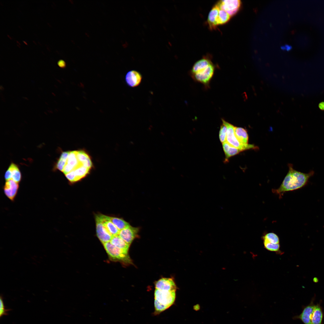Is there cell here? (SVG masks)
<instances>
[{
    "label": "cell",
    "instance_id": "6da1fadb",
    "mask_svg": "<svg viewBox=\"0 0 324 324\" xmlns=\"http://www.w3.org/2000/svg\"><path fill=\"white\" fill-rule=\"evenodd\" d=\"M60 155L65 159L62 172L70 183L82 180L94 168L92 156L85 149L62 152Z\"/></svg>",
    "mask_w": 324,
    "mask_h": 324
},
{
    "label": "cell",
    "instance_id": "7a4b0ae2",
    "mask_svg": "<svg viewBox=\"0 0 324 324\" xmlns=\"http://www.w3.org/2000/svg\"><path fill=\"white\" fill-rule=\"evenodd\" d=\"M288 166L289 169L287 174L280 186L275 190L276 192L278 194L296 190L304 187L314 173L313 170L308 173L298 171L293 169L291 164H289Z\"/></svg>",
    "mask_w": 324,
    "mask_h": 324
},
{
    "label": "cell",
    "instance_id": "3957f363",
    "mask_svg": "<svg viewBox=\"0 0 324 324\" xmlns=\"http://www.w3.org/2000/svg\"><path fill=\"white\" fill-rule=\"evenodd\" d=\"M110 259L125 264L132 263V261L127 253L112 244L110 242L103 244Z\"/></svg>",
    "mask_w": 324,
    "mask_h": 324
},
{
    "label": "cell",
    "instance_id": "277c9868",
    "mask_svg": "<svg viewBox=\"0 0 324 324\" xmlns=\"http://www.w3.org/2000/svg\"><path fill=\"white\" fill-rule=\"evenodd\" d=\"M222 123L227 127L226 141L232 146L238 148L242 152L244 150L257 148V147L253 144L244 145L241 143L238 140L234 133L235 126L222 119Z\"/></svg>",
    "mask_w": 324,
    "mask_h": 324
},
{
    "label": "cell",
    "instance_id": "5b68a950",
    "mask_svg": "<svg viewBox=\"0 0 324 324\" xmlns=\"http://www.w3.org/2000/svg\"><path fill=\"white\" fill-rule=\"evenodd\" d=\"M215 71L213 63L203 67L195 72L190 74L192 78L195 81L200 83L206 88H208Z\"/></svg>",
    "mask_w": 324,
    "mask_h": 324
},
{
    "label": "cell",
    "instance_id": "8992f818",
    "mask_svg": "<svg viewBox=\"0 0 324 324\" xmlns=\"http://www.w3.org/2000/svg\"><path fill=\"white\" fill-rule=\"evenodd\" d=\"M154 296L155 300L169 308L175 302L176 291H165L156 289Z\"/></svg>",
    "mask_w": 324,
    "mask_h": 324
},
{
    "label": "cell",
    "instance_id": "52a82bcc",
    "mask_svg": "<svg viewBox=\"0 0 324 324\" xmlns=\"http://www.w3.org/2000/svg\"><path fill=\"white\" fill-rule=\"evenodd\" d=\"M220 8L227 12L231 16L238 11L241 5L239 0H220L216 3Z\"/></svg>",
    "mask_w": 324,
    "mask_h": 324
},
{
    "label": "cell",
    "instance_id": "ba28073f",
    "mask_svg": "<svg viewBox=\"0 0 324 324\" xmlns=\"http://www.w3.org/2000/svg\"><path fill=\"white\" fill-rule=\"evenodd\" d=\"M95 219L98 238L103 244L110 242L112 236L106 230L98 215L95 216Z\"/></svg>",
    "mask_w": 324,
    "mask_h": 324
},
{
    "label": "cell",
    "instance_id": "9c48e42d",
    "mask_svg": "<svg viewBox=\"0 0 324 324\" xmlns=\"http://www.w3.org/2000/svg\"><path fill=\"white\" fill-rule=\"evenodd\" d=\"M139 229L130 225L120 231L118 236L130 245L136 237Z\"/></svg>",
    "mask_w": 324,
    "mask_h": 324
},
{
    "label": "cell",
    "instance_id": "30bf717a",
    "mask_svg": "<svg viewBox=\"0 0 324 324\" xmlns=\"http://www.w3.org/2000/svg\"><path fill=\"white\" fill-rule=\"evenodd\" d=\"M19 183L12 179L6 181L3 187L5 195L12 201H14L19 188Z\"/></svg>",
    "mask_w": 324,
    "mask_h": 324
},
{
    "label": "cell",
    "instance_id": "8fae6325",
    "mask_svg": "<svg viewBox=\"0 0 324 324\" xmlns=\"http://www.w3.org/2000/svg\"><path fill=\"white\" fill-rule=\"evenodd\" d=\"M125 81L127 85L131 87H135L139 86L141 82L142 76L138 71L132 70L128 71L125 77Z\"/></svg>",
    "mask_w": 324,
    "mask_h": 324
},
{
    "label": "cell",
    "instance_id": "7c38bea8",
    "mask_svg": "<svg viewBox=\"0 0 324 324\" xmlns=\"http://www.w3.org/2000/svg\"><path fill=\"white\" fill-rule=\"evenodd\" d=\"M156 289L165 291H176V286L171 278H164L160 279L155 284Z\"/></svg>",
    "mask_w": 324,
    "mask_h": 324
},
{
    "label": "cell",
    "instance_id": "4fadbf2b",
    "mask_svg": "<svg viewBox=\"0 0 324 324\" xmlns=\"http://www.w3.org/2000/svg\"><path fill=\"white\" fill-rule=\"evenodd\" d=\"M98 215L106 230L112 236L118 235L120 230L110 220L109 216L101 214Z\"/></svg>",
    "mask_w": 324,
    "mask_h": 324
},
{
    "label": "cell",
    "instance_id": "5bb4252c",
    "mask_svg": "<svg viewBox=\"0 0 324 324\" xmlns=\"http://www.w3.org/2000/svg\"><path fill=\"white\" fill-rule=\"evenodd\" d=\"M220 8L216 4L212 8L209 12L208 19L207 22L208 23L209 28L211 29L215 28L216 27V22L217 18L218 16Z\"/></svg>",
    "mask_w": 324,
    "mask_h": 324
},
{
    "label": "cell",
    "instance_id": "9a60e30c",
    "mask_svg": "<svg viewBox=\"0 0 324 324\" xmlns=\"http://www.w3.org/2000/svg\"><path fill=\"white\" fill-rule=\"evenodd\" d=\"M315 305H309L304 308L299 318L304 324H312L311 319Z\"/></svg>",
    "mask_w": 324,
    "mask_h": 324
},
{
    "label": "cell",
    "instance_id": "2e32d148",
    "mask_svg": "<svg viewBox=\"0 0 324 324\" xmlns=\"http://www.w3.org/2000/svg\"><path fill=\"white\" fill-rule=\"evenodd\" d=\"M222 147L225 156L224 160L225 162L228 161L230 157L242 152L239 149L231 146L226 141L222 143Z\"/></svg>",
    "mask_w": 324,
    "mask_h": 324
},
{
    "label": "cell",
    "instance_id": "e0dca14e",
    "mask_svg": "<svg viewBox=\"0 0 324 324\" xmlns=\"http://www.w3.org/2000/svg\"><path fill=\"white\" fill-rule=\"evenodd\" d=\"M234 133L238 141L244 145L248 144V135L247 130L241 127L235 126Z\"/></svg>",
    "mask_w": 324,
    "mask_h": 324
},
{
    "label": "cell",
    "instance_id": "ac0fdd59",
    "mask_svg": "<svg viewBox=\"0 0 324 324\" xmlns=\"http://www.w3.org/2000/svg\"><path fill=\"white\" fill-rule=\"evenodd\" d=\"M110 242L116 247L128 253L130 245L126 243L118 235L112 236Z\"/></svg>",
    "mask_w": 324,
    "mask_h": 324
},
{
    "label": "cell",
    "instance_id": "d6986e66",
    "mask_svg": "<svg viewBox=\"0 0 324 324\" xmlns=\"http://www.w3.org/2000/svg\"><path fill=\"white\" fill-rule=\"evenodd\" d=\"M322 316V313L321 308L318 305H315L311 317V324H321Z\"/></svg>",
    "mask_w": 324,
    "mask_h": 324
},
{
    "label": "cell",
    "instance_id": "ffe728a7",
    "mask_svg": "<svg viewBox=\"0 0 324 324\" xmlns=\"http://www.w3.org/2000/svg\"><path fill=\"white\" fill-rule=\"evenodd\" d=\"M212 63L211 61L207 58H203L199 60L193 66L190 74L194 73L202 67L208 66Z\"/></svg>",
    "mask_w": 324,
    "mask_h": 324
},
{
    "label": "cell",
    "instance_id": "44dd1931",
    "mask_svg": "<svg viewBox=\"0 0 324 324\" xmlns=\"http://www.w3.org/2000/svg\"><path fill=\"white\" fill-rule=\"evenodd\" d=\"M9 167L12 172V179L19 183L21 180L22 175L18 166L14 163H11Z\"/></svg>",
    "mask_w": 324,
    "mask_h": 324
},
{
    "label": "cell",
    "instance_id": "7402d4cb",
    "mask_svg": "<svg viewBox=\"0 0 324 324\" xmlns=\"http://www.w3.org/2000/svg\"><path fill=\"white\" fill-rule=\"evenodd\" d=\"M231 17L226 11L220 8L218 15L216 20V26L226 23L229 20Z\"/></svg>",
    "mask_w": 324,
    "mask_h": 324
},
{
    "label": "cell",
    "instance_id": "603a6c76",
    "mask_svg": "<svg viewBox=\"0 0 324 324\" xmlns=\"http://www.w3.org/2000/svg\"><path fill=\"white\" fill-rule=\"evenodd\" d=\"M110 220L120 231L130 225L123 219L116 217L109 216Z\"/></svg>",
    "mask_w": 324,
    "mask_h": 324
},
{
    "label": "cell",
    "instance_id": "cb8c5ba5",
    "mask_svg": "<svg viewBox=\"0 0 324 324\" xmlns=\"http://www.w3.org/2000/svg\"><path fill=\"white\" fill-rule=\"evenodd\" d=\"M263 241H265L274 244H279V239L278 236L273 232L266 234L262 237Z\"/></svg>",
    "mask_w": 324,
    "mask_h": 324
},
{
    "label": "cell",
    "instance_id": "d4e9b609",
    "mask_svg": "<svg viewBox=\"0 0 324 324\" xmlns=\"http://www.w3.org/2000/svg\"><path fill=\"white\" fill-rule=\"evenodd\" d=\"M264 247L267 250L275 252L280 253V245L279 244H274L265 241H263Z\"/></svg>",
    "mask_w": 324,
    "mask_h": 324
},
{
    "label": "cell",
    "instance_id": "484cf974",
    "mask_svg": "<svg viewBox=\"0 0 324 324\" xmlns=\"http://www.w3.org/2000/svg\"><path fill=\"white\" fill-rule=\"evenodd\" d=\"M227 127L223 123L220 125L219 132V138L220 142L222 143L226 141Z\"/></svg>",
    "mask_w": 324,
    "mask_h": 324
},
{
    "label": "cell",
    "instance_id": "4316f807",
    "mask_svg": "<svg viewBox=\"0 0 324 324\" xmlns=\"http://www.w3.org/2000/svg\"><path fill=\"white\" fill-rule=\"evenodd\" d=\"M154 306L155 310V313L156 314H159L168 308L167 307L160 304L155 299Z\"/></svg>",
    "mask_w": 324,
    "mask_h": 324
},
{
    "label": "cell",
    "instance_id": "83f0119b",
    "mask_svg": "<svg viewBox=\"0 0 324 324\" xmlns=\"http://www.w3.org/2000/svg\"><path fill=\"white\" fill-rule=\"evenodd\" d=\"M0 317L4 315H6L8 314V311L9 310V309H6L4 302L3 299V298L1 296L0 297Z\"/></svg>",
    "mask_w": 324,
    "mask_h": 324
},
{
    "label": "cell",
    "instance_id": "f1b7e54d",
    "mask_svg": "<svg viewBox=\"0 0 324 324\" xmlns=\"http://www.w3.org/2000/svg\"><path fill=\"white\" fill-rule=\"evenodd\" d=\"M4 178L6 181L12 179V172L10 168L9 167L5 172Z\"/></svg>",
    "mask_w": 324,
    "mask_h": 324
},
{
    "label": "cell",
    "instance_id": "f546056e",
    "mask_svg": "<svg viewBox=\"0 0 324 324\" xmlns=\"http://www.w3.org/2000/svg\"><path fill=\"white\" fill-rule=\"evenodd\" d=\"M58 65L61 68L64 67L65 66V62L62 60H60L58 62Z\"/></svg>",
    "mask_w": 324,
    "mask_h": 324
},
{
    "label": "cell",
    "instance_id": "4dcf8cb0",
    "mask_svg": "<svg viewBox=\"0 0 324 324\" xmlns=\"http://www.w3.org/2000/svg\"><path fill=\"white\" fill-rule=\"evenodd\" d=\"M319 109L321 110L324 111V102L320 103L318 105Z\"/></svg>",
    "mask_w": 324,
    "mask_h": 324
},
{
    "label": "cell",
    "instance_id": "1f68e13d",
    "mask_svg": "<svg viewBox=\"0 0 324 324\" xmlns=\"http://www.w3.org/2000/svg\"><path fill=\"white\" fill-rule=\"evenodd\" d=\"M313 281L314 283H317L319 281V280L318 278L316 277L314 278L313 279Z\"/></svg>",
    "mask_w": 324,
    "mask_h": 324
}]
</instances>
